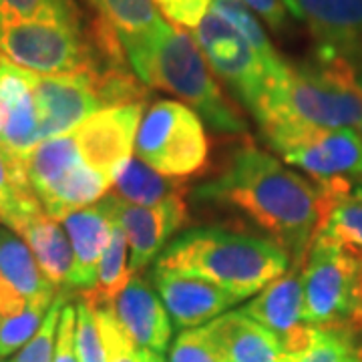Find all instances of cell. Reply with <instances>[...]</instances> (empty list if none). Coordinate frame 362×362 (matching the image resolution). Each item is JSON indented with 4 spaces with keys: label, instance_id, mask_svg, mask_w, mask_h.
Masks as SVG:
<instances>
[{
    "label": "cell",
    "instance_id": "cell-1",
    "mask_svg": "<svg viewBox=\"0 0 362 362\" xmlns=\"http://www.w3.org/2000/svg\"><path fill=\"white\" fill-rule=\"evenodd\" d=\"M197 199L226 204L246 214L290 258L304 266L322 218V187L286 168L254 145H242L216 180L195 192Z\"/></svg>",
    "mask_w": 362,
    "mask_h": 362
},
{
    "label": "cell",
    "instance_id": "cell-2",
    "mask_svg": "<svg viewBox=\"0 0 362 362\" xmlns=\"http://www.w3.org/2000/svg\"><path fill=\"white\" fill-rule=\"evenodd\" d=\"M123 51L143 85L177 95L211 129L232 135L246 133V121L226 99L204 52L185 30L161 21L149 35L123 42Z\"/></svg>",
    "mask_w": 362,
    "mask_h": 362
},
{
    "label": "cell",
    "instance_id": "cell-3",
    "mask_svg": "<svg viewBox=\"0 0 362 362\" xmlns=\"http://www.w3.org/2000/svg\"><path fill=\"white\" fill-rule=\"evenodd\" d=\"M254 117L262 129L306 125L362 133V81L354 61L316 54L312 63L288 65Z\"/></svg>",
    "mask_w": 362,
    "mask_h": 362
},
{
    "label": "cell",
    "instance_id": "cell-4",
    "mask_svg": "<svg viewBox=\"0 0 362 362\" xmlns=\"http://www.w3.org/2000/svg\"><path fill=\"white\" fill-rule=\"evenodd\" d=\"M156 268L202 276L246 300L286 274L290 258L284 247L264 238L197 228L177 235L159 254Z\"/></svg>",
    "mask_w": 362,
    "mask_h": 362
},
{
    "label": "cell",
    "instance_id": "cell-5",
    "mask_svg": "<svg viewBox=\"0 0 362 362\" xmlns=\"http://www.w3.org/2000/svg\"><path fill=\"white\" fill-rule=\"evenodd\" d=\"M0 52L39 75H99L105 65L90 28L71 21H18L0 25Z\"/></svg>",
    "mask_w": 362,
    "mask_h": 362
},
{
    "label": "cell",
    "instance_id": "cell-6",
    "mask_svg": "<svg viewBox=\"0 0 362 362\" xmlns=\"http://www.w3.org/2000/svg\"><path fill=\"white\" fill-rule=\"evenodd\" d=\"M304 322L362 334V259L320 235L302 268Z\"/></svg>",
    "mask_w": 362,
    "mask_h": 362
},
{
    "label": "cell",
    "instance_id": "cell-7",
    "mask_svg": "<svg viewBox=\"0 0 362 362\" xmlns=\"http://www.w3.org/2000/svg\"><path fill=\"white\" fill-rule=\"evenodd\" d=\"M25 161L28 181L40 206L57 221H63L81 207L97 204L113 185L109 177L81 159L71 131L39 143Z\"/></svg>",
    "mask_w": 362,
    "mask_h": 362
},
{
    "label": "cell",
    "instance_id": "cell-8",
    "mask_svg": "<svg viewBox=\"0 0 362 362\" xmlns=\"http://www.w3.org/2000/svg\"><path fill=\"white\" fill-rule=\"evenodd\" d=\"M135 153L163 175L192 177L207 169L209 143L199 115L177 101H157L139 123Z\"/></svg>",
    "mask_w": 362,
    "mask_h": 362
},
{
    "label": "cell",
    "instance_id": "cell-9",
    "mask_svg": "<svg viewBox=\"0 0 362 362\" xmlns=\"http://www.w3.org/2000/svg\"><path fill=\"white\" fill-rule=\"evenodd\" d=\"M264 135L284 163L302 169L312 181L362 183V133L306 125H272Z\"/></svg>",
    "mask_w": 362,
    "mask_h": 362
},
{
    "label": "cell",
    "instance_id": "cell-10",
    "mask_svg": "<svg viewBox=\"0 0 362 362\" xmlns=\"http://www.w3.org/2000/svg\"><path fill=\"white\" fill-rule=\"evenodd\" d=\"M194 33L195 42L211 71L252 113H256L268 90L284 77L288 65L282 73H274L250 42L214 11H207Z\"/></svg>",
    "mask_w": 362,
    "mask_h": 362
},
{
    "label": "cell",
    "instance_id": "cell-11",
    "mask_svg": "<svg viewBox=\"0 0 362 362\" xmlns=\"http://www.w3.org/2000/svg\"><path fill=\"white\" fill-rule=\"evenodd\" d=\"M99 75L33 73V95L39 117L40 143L77 129L97 111L111 107Z\"/></svg>",
    "mask_w": 362,
    "mask_h": 362
},
{
    "label": "cell",
    "instance_id": "cell-12",
    "mask_svg": "<svg viewBox=\"0 0 362 362\" xmlns=\"http://www.w3.org/2000/svg\"><path fill=\"white\" fill-rule=\"evenodd\" d=\"M141 111L143 103L117 105L83 121L77 129L71 131L81 159L105 177L115 180L117 171L133 156Z\"/></svg>",
    "mask_w": 362,
    "mask_h": 362
},
{
    "label": "cell",
    "instance_id": "cell-13",
    "mask_svg": "<svg viewBox=\"0 0 362 362\" xmlns=\"http://www.w3.org/2000/svg\"><path fill=\"white\" fill-rule=\"evenodd\" d=\"M105 202L127 238L131 274L145 270L149 262L159 256L169 238L187 221L183 197H173L153 207L133 206L115 194L105 195Z\"/></svg>",
    "mask_w": 362,
    "mask_h": 362
},
{
    "label": "cell",
    "instance_id": "cell-14",
    "mask_svg": "<svg viewBox=\"0 0 362 362\" xmlns=\"http://www.w3.org/2000/svg\"><path fill=\"white\" fill-rule=\"evenodd\" d=\"M288 11L310 28L316 54L354 61L362 49V0H284Z\"/></svg>",
    "mask_w": 362,
    "mask_h": 362
},
{
    "label": "cell",
    "instance_id": "cell-15",
    "mask_svg": "<svg viewBox=\"0 0 362 362\" xmlns=\"http://www.w3.org/2000/svg\"><path fill=\"white\" fill-rule=\"evenodd\" d=\"M153 282L171 322L177 328H195L211 322L230 306L242 302L226 288L187 272L156 268Z\"/></svg>",
    "mask_w": 362,
    "mask_h": 362
},
{
    "label": "cell",
    "instance_id": "cell-16",
    "mask_svg": "<svg viewBox=\"0 0 362 362\" xmlns=\"http://www.w3.org/2000/svg\"><path fill=\"white\" fill-rule=\"evenodd\" d=\"M302 268L304 266L292 264L286 274L270 282L242 308L250 318L280 338L286 352L302 349L312 330L310 324L304 322Z\"/></svg>",
    "mask_w": 362,
    "mask_h": 362
},
{
    "label": "cell",
    "instance_id": "cell-17",
    "mask_svg": "<svg viewBox=\"0 0 362 362\" xmlns=\"http://www.w3.org/2000/svg\"><path fill=\"white\" fill-rule=\"evenodd\" d=\"M40 143L33 71L0 59V145L25 159Z\"/></svg>",
    "mask_w": 362,
    "mask_h": 362
},
{
    "label": "cell",
    "instance_id": "cell-18",
    "mask_svg": "<svg viewBox=\"0 0 362 362\" xmlns=\"http://www.w3.org/2000/svg\"><path fill=\"white\" fill-rule=\"evenodd\" d=\"M63 226L73 247V272L66 290L78 288L85 292L97 280V268L105 247L111 242L115 218L103 197L93 206L69 214L63 220Z\"/></svg>",
    "mask_w": 362,
    "mask_h": 362
},
{
    "label": "cell",
    "instance_id": "cell-19",
    "mask_svg": "<svg viewBox=\"0 0 362 362\" xmlns=\"http://www.w3.org/2000/svg\"><path fill=\"white\" fill-rule=\"evenodd\" d=\"M109 310L139 349L163 354L171 340V318L157 292L141 276L131 278Z\"/></svg>",
    "mask_w": 362,
    "mask_h": 362
},
{
    "label": "cell",
    "instance_id": "cell-20",
    "mask_svg": "<svg viewBox=\"0 0 362 362\" xmlns=\"http://www.w3.org/2000/svg\"><path fill=\"white\" fill-rule=\"evenodd\" d=\"M221 362H286L284 344L244 310H233L207 322Z\"/></svg>",
    "mask_w": 362,
    "mask_h": 362
},
{
    "label": "cell",
    "instance_id": "cell-21",
    "mask_svg": "<svg viewBox=\"0 0 362 362\" xmlns=\"http://www.w3.org/2000/svg\"><path fill=\"white\" fill-rule=\"evenodd\" d=\"M320 187L322 218L316 235L362 259V183L326 181Z\"/></svg>",
    "mask_w": 362,
    "mask_h": 362
},
{
    "label": "cell",
    "instance_id": "cell-22",
    "mask_svg": "<svg viewBox=\"0 0 362 362\" xmlns=\"http://www.w3.org/2000/svg\"><path fill=\"white\" fill-rule=\"evenodd\" d=\"M14 233H18L30 247L45 278L54 288H69L73 272V247L61 223L45 211H39Z\"/></svg>",
    "mask_w": 362,
    "mask_h": 362
},
{
    "label": "cell",
    "instance_id": "cell-23",
    "mask_svg": "<svg viewBox=\"0 0 362 362\" xmlns=\"http://www.w3.org/2000/svg\"><path fill=\"white\" fill-rule=\"evenodd\" d=\"M113 194L133 206L153 207L173 199L185 197L189 192L187 180L183 177H169L159 173L139 157H131L123 168L117 171L113 180Z\"/></svg>",
    "mask_w": 362,
    "mask_h": 362
},
{
    "label": "cell",
    "instance_id": "cell-24",
    "mask_svg": "<svg viewBox=\"0 0 362 362\" xmlns=\"http://www.w3.org/2000/svg\"><path fill=\"white\" fill-rule=\"evenodd\" d=\"M0 278L28 302L57 296V288L40 272L30 247L8 228H0Z\"/></svg>",
    "mask_w": 362,
    "mask_h": 362
},
{
    "label": "cell",
    "instance_id": "cell-25",
    "mask_svg": "<svg viewBox=\"0 0 362 362\" xmlns=\"http://www.w3.org/2000/svg\"><path fill=\"white\" fill-rule=\"evenodd\" d=\"M39 211L45 209L28 181L25 159L0 145V223L16 232Z\"/></svg>",
    "mask_w": 362,
    "mask_h": 362
},
{
    "label": "cell",
    "instance_id": "cell-26",
    "mask_svg": "<svg viewBox=\"0 0 362 362\" xmlns=\"http://www.w3.org/2000/svg\"><path fill=\"white\" fill-rule=\"evenodd\" d=\"M127 247H129V244H127L125 232L115 223L111 242L105 247L99 268H97V280L81 296V300L87 302L93 310L113 306V302L119 298V294L131 282L133 274H131L129 264H127Z\"/></svg>",
    "mask_w": 362,
    "mask_h": 362
},
{
    "label": "cell",
    "instance_id": "cell-27",
    "mask_svg": "<svg viewBox=\"0 0 362 362\" xmlns=\"http://www.w3.org/2000/svg\"><path fill=\"white\" fill-rule=\"evenodd\" d=\"M97 16L115 28L121 45L131 39L149 35L161 25L153 0H89Z\"/></svg>",
    "mask_w": 362,
    "mask_h": 362
},
{
    "label": "cell",
    "instance_id": "cell-28",
    "mask_svg": "<svg viewBox=\"0 0 362 362\" xmlns=\"http://www.w3.org/2000/svg\"><path fill=\"white\" fill-rule=\"evenodd\" d=\"M286 362H362L361 340L349 328L312 326L306 344L288 352Z\"/></svg>",
    "mask_w": 362,
    "mask_h": 362
},
{
    "label": "cell",
    "instance_id": "cell-29",
    "mask_svg": "<svg viewBox=\"0 0 362 362\" xmlns=\"http://www.w3.org/2000/svg\"><path fill=\"white\" fill-rule=\"evenodd\" d=\"M209 11H214L216 14H220L221 18H226L250 42V47L258 52L259 59L268 65V69H272L274 73L284 71L288 63L272 47L268 35L264 33V28L252 16V13L247 11V6L242 0H211Z\"/></svg>",
    "mask_w": 362,
    "mask_h": 362
},
{
    "label": "cell",
    "instance_id": "cell-30",
    "mask_svg": "<svg viewBox=\"0 0 362 362\" xmlns=\"http://www.w3.org/2000/svg\"><path fill=\"white\" fill-rule=\"evenodd\" d=\"M54 298L57 296L30 300L28 306L21 314H14V316L0 320V358H8L11 354L18 352L30 338L35 337V332L39 330Z\"/></svg>",
    "mask_w": 362,
    "mask_h": 362
},
{
    "label": "cell",
    "instance_id": "cell-31",
    "mask_svg": "<svg viewBox=\"0 0 362 362\" xmlns=\"http://www.w3.org/2000/svg\"><path fill=\"white\" fill-rule=\"evenodd\" d=\"M18 21L83 23L78 0H0V25Z\"/></svg>",
    "mask_w": 362,
    "mask_h": 362
},
{
    "label": "cell",
    "instance_id": "cell-32",
    "mask_svg": "<svg viewBox=\"0 0 362 362\" xmlns=\"http://www.w3.org/2000/svg\"><path fill=\"white\" fill-rule=\"evenodd\" d=\"M66 300H69V290L63 288V292H59L57 298L52 300L51 308L39 326V330L35 332V337L16 352V356L11 362H52L54 344H57V330H59L61 314L66 306Z\"/></svg>",
    "mask_w": 362,
    "mask_h": 362
},
{
    "label": "cell",
    "instance_id": "cell-33",
    "mask_svg": "<svg viewBox=\"0 0 362 362\" xmlns=\"http://www.w3.org/2000/svg\"><path fill=\"white\" fill-rule=\"evenodd\" d=\"M75 349L81 362H107L103 337L97 322V314L87 302L78 300L75 306Z\"/></svg>",
    "mask_w": 362,
    "mask_h": 362
},
{
    "label": "cell",
    "instance_id": "cell-34",
    "mask_svg": "<svg viewBox=\"0 0 362 362\" xmlns=\"http://www.w3.org/2000/svg\"><path fill=\"white\" fill-rule=\"evenodd\" d=\"M95 314H97V322L101 328L107 362H141V349L121 328L115 314L109 308H99V310H95Z\"/></svg>",
    "mask_w": 362,
    "mask_h": 362
},
{
    "label": "cell",
    "instance_id": "cell-35",
    "mask_svg": "<svg viewBox=\"0 0 362 362\" xmlns=\"http://www.w3.org/2000/svg\"><path fill=\"white\" fill-rule=\"evenodd\" d=\"M168 362H221L207 326L187 328L175 338Z\"/></svg>",
    "mask_w": 362,
    "mask_h": 362
},
{
    "label": "cell",
    "instance_id": "cell-36",
    "mask_svg": "<svg viewBox=\"0 0 362 362\" xmlns=\"http://www.w3.org/2000/svg\"><path fill=\"white\" fill-rule=\"evenodd\" d=\"M171 23L195 28L207 14V0H153Z\"/></svg>",
    "mask_w": 362,
    "mask_h": 362
},
{
    "label": "cell",
    "instance_id": "cell-37",
    "mask_svg": "<svg viewBox=\"0 0 362 362\" xmlns=\"http://www.w3.org/2000/svg\"><path fill=\"white\" fill-rule=\"evenodd\" d=\"M75 320H77L75 306L69 304L63 308V314H61L52 362H81L77 349H75Z\"/></svg>",
    "mask_w": 362,
    "mask_h": 362
},
{
    "label": "cell",
    "instance_id": "cell-38",
    "mask_svg": "<svg viewBox=\"0 0 362 362\" xmlns=\"http://www.w3.org/2000/svg\"><path fill=\"white\" fill-rule=\"evenodd\" d=\"M250 11L259 14L266 25L274 28V30H282L286 26V4L284 0H242Z\"/></svg>",
    "mask_w": 362,
    "mask_h": 362
},
{
    "label": "cell",
    "instance_id": "cell-39",
    "mask_svg": "<svg viewBox=\"0 0 362 362\" xmlns=\"http://www.w3.org/2000/svg\"><path fill=\"white\" fill-rule=\"evenodd\" d=\"M141 362H163V358H161V354H157V352L141 349Z\"/></svg>",
    "mask_w": 362,
    "mask_h": 362
},
{
    "label": "cell",
    "instance_id": "cell-40",
    "mask_svg": "<svg viewBox=\"0 0 362 362\" xmlns=\"http://www.w3.org/2000/svg\"><path fill=\"white\" fill-rule=\"evenodd\" d=\"M361 77H362V49H361Z\"/></svg>",
    "mask_w": 362,
    "mask_h": 362
},
{
    "label": "cell",
    "instance_id": "cell-41",
    "mask_svg": "<svg viewBox=\"0 0 362 362\" xmlns=\"http://www.w3.org/2000/svg\"><path fill=\"white\" fill-rule=\"evenodd\" d=\"M2 57H4V54H2V52H0V59H2Z\"/></svg>",
    "mask_w": 362,
    "mask_h": 362
},
{
    "label": "cell",
    "instance_id": "cell-42",
    "mask_svg": "<svg viewBox=\"0 0 362 362\" xmlns=\"http://www.w3.org/2000/svg\"><path fill=\"white\" fill-rule=\"evenodd\" d=\"M361 352H362V342H361Z\"/></svg>",
    "mask_w": 362,
    "mask_h": 362
},
{
    "label": "cell",
    "instance_id": "cell-43",
    "mask_svg": "<svg viewBox=\"0 0 362 362\" xmlns=\"http://www.w3.org/2000/svg\"><path fill=\"white\" fill-rule=\"evenodd\" d=\"M0 362H2V358H0Z\"/></svg>",
    "mask_w": 362,
    "mask_h": 362
}]
</instances>
